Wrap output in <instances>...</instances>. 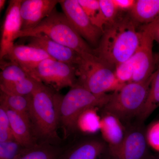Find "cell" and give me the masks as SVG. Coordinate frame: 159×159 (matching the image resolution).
<instances>
[{
    "instance_id": "28",
    "label": "cell",
    "mask_w": 159,
    "mask_h": 159,
    "mask_svg": "<svg viewBox=\"0 0 159 159\" xmlns=\"http://www.w3.org/2000/svg\"><path fill=\"white\" fill-rule=\"evenodd\" d=\"M15 140L7 110L0 105V143Z\"/></svg>"
},
{
    "instance_id": "12",
    "label": "cell",
    "mask_w": 159,
    "mask_h": 159,
    "mask_svg": "<svg viewBox=\"0 0 159 159\" xmlns=\"http://www.w3.org/2000/svg\"><path fill=\"white\" fill-rule=\"evenodd\" d=\"M59 0H22L20 6L22 31L33 29L48 16Z\"/></svg>"
},
{
    "instance_id": "15",
    "label": "cell",
    "mask_w": 159,
    "mask_h": 159,
    "mask_svg": "<svg viewBox=\"0 0 159 159\" xmlns=\"http://www.w3.org/2000/svg\"><path fill=\"white\" fill-rule=\"evenodd\" d=\"M108 148L102 138H88L74 145L59 159H102Z\"/></svg>"
},
{
    "instance_id": "13",
    "label": "cell",
    "mask_w": 159,
    "mask_h": 159,
    "mask_svg": "<svg viewBox=\"0 0 159 159\" xmlns=\"http://www.w3.org/2000/svg\"><path fill=\"white\" fill-rule=\"evenodd\" d=\"M28 38V45L42 49L55 60L72 65L76 67L82 61V57L76 51L44 34H37Z\"/></svg>"
},
{
    "instance_id": "22",
    "label": "cell",
    "mask_w": 159,
    "mask_h": 159,
    "mask_svg": "<svg viewBox=\"0 0 159 159\" xmlns=\"http://www.w3.org/2000/svg\"><path fill=\"white\" fill-rule=\"evenodd\" d=\"M98 107H90L82 112L78 116L76 129L83 133L94 134L100 131L101 117L98 115Z\"/></svg>"
},
{
    "instance_id": "9",
    "label": "cell",
    "mask_w": 159,
    "mask_h": 159,
    "mask_svg": "<svg viewBox=\"0 0 159 159\" xmlns=\"http://www.w3.org/2000/svg\"><path fill=\"white\" fill-rule=\"evenodd\" d=\"M59 4L63 12L78 34L85 41L97 46L103 31L92 23L77 0H59Z\"/></svg>"
},
{
    "instance_id": "5",
    "label": "cell",
    "mask_w": 159,
    "mask_h": 159,
    "mask_svg": "<svg viewBox=\"0 0 159 159\" xmlns=\"http://www.w3.org/2000/svg\"><path fill=\"white\" fill-rule=\"evenodd\" d=\"M111 94L95 95L76 84L70 88L64 96H61L60 103V126L66 138L76 130V122L80 114L90 107L102 108L108 102Z\"/></svg>"
},
{
    "instance_id": "17",
    "label": "cell",
    "mask_w": 159,
    "mask_h": 159,
    "mask_svg": "<svg viewBox=\"0 0 159 159\" xmlns=\"http://www.w3.org/2000/svg\"><path fill=\"white\" fill-rule=\"evenodd\" d=\"M6 109L14 140L25 148L37 144L31 123L20 114Z\"/></svg>"
},
{
    "instance_id": "21",
    "label": "cell",
    "mask_w": 159,
    "mask_h": 159,
    "mask_svg": "<svg viewBox=\"0 0 159 159\" xmlns=\"http://www.w3.org/2000/svg\"><path fill=\"white\" fill-rule=\"evenodd\" d=\"M60 151L48 142L24 148L16 159H59Z\"/></svg>"
},
{
    "instance_id": "11",
    "label": "cell",
    "mask_w": 159,
    "mask_h": 159,
    "mask_svg": "<svg viewBox=\"0 0 159 159\" xmlns=\"http://www.w3.org/2000/svg\"><path fill=\"white\" fill-rule=\"evenodd\" d=\"M22 0H11L6 10L1 32L0 59L2 60L14 45L21 31L20 6Z\"/></svg>"
},
{
    "instance_id": "32",
    "label": "cell",
    "mask_w": 159,
    "mask_h": 159,
    "mask_svg": "<svg viewBox=\"0 0 159 159\" xmlns=\"http://www.w3.org/2000/svg\"><path fill=\"white\" fill-rule=\"evenodd\" d=\"M143 27L150 32L154 41H156L159 45V19L148 25H144ZM157 58H159V53Z\"/></svg>"
},
{
    "instance_id": "33",
    "label": "cell",
    "mask_w": 159,
    "mask_h": 159,
    "mask_svg": "<svg viewBox=\"0 0 159 159\" xmlns=\"http://www.w3.org/2000/svg\"><path fill=\"white\" fill-rule=\"evenodd\" d=\"M6 1L5 0H0V11H2L4 7H5V4H6Z\"/></svg>"
},
{
    "instance_id": "19",
    "label": "cell",
    "mask_w": 159,
    "mask_h": 159,
    "mask_svg": "<svg viewBox=\"0 0 159 159\" xmlns=\"http://www.w3.org/2000/svg\"><path fill=\"white\" fill-rule=\"evenodd\" d=\"M31 95L18 96L6 93L2 91L0 93V105L20 114L31 124Z\"/></svg>"
},
{
    "instance_id": "16",
    "label": "cell",
    "mask_w": 159,
    "mask_h": 159,
    "mask_svg": "<svg viewBox=\"0 0 159 159\" xmlns=\"http://www.w3.org/2000/svg\"><path fill=\"white\" fill-rule=\"evenodd\" d=\"M102 112L100 127L102 139L107 144L108 148H115L123 141L126 132V127L113 114L103 111Z\"/></svg>"
},
{
    "instance_id": "10",
    "label": "cell",
    "mask_w": 159,
    "mask_h": 159,
    "mask_svg": "<svg viewBox=\"0 0 159 159\" xmlns=\"http://www.w3.org/2000/svg\"><path fill=\"white\" fill-rule=\"evenodd\" d=\"M140 31V43L131 57L134 67L132 82H141L148 79L154 72L156 64V60L154 57L152 51L154 41L152 35L143 26Z\"/></svg>"
},
{
    "instance_id": "2",
    "label": "cell",
    "mask_w": 159,
    "mask_h": 159,
    "mask_svg": "<svg viewBox=\"0 0 159 159\" xmlns=\"http://www.w3.org/2000/svg\"><path fill=\"white\" fill-rule=\"evenodd\" d=\"M61 95L40 82L31 94L30 117L35 137L49 141L58 139Z\"/></svg>"
},
{
    "instance_id": "6",
    "label": "cell",
    "mask_w": 159,
    "mask_h": 159,
    "mask_svg": "<svg viewBox=\"0 0 159 159\" xmlns=\"http://www.w3.org/2000/svg\"><path fill=\"white\" fill-rule=\"evenodd\" d=\"M76 68L77 84L95 95L116 92L124 85L117 79L115 69L95 55L83 58Z\"/></svg>"
},
{
    "instance_id": "20",
    "label": "cell",
    "mask_w": 159,
    "mask_h": 159,
    "mask_svg": "<svg viewBox=\"0 0 159 159\" xmlns=\"http://www.w3.org/2000/svg\"><path fill=\"white\" fill-rule=\"evenodd\" d=\"M157 69L152 75L147 99L136 121L144 123L154 111L159 107V58H156Z\"/></svg>"
},
{
    "instance_id": "30",
    "label": "cell",
    "mask_w": 159,
    "mask_h": 159,
    "mask_svg": "<svg viewBox=\"0 0 159 159\" xmlns=\"http://www.w3.org/2000/svg\"><path fill=\"white\" fill-rule=\"evenodd\" d=\"M148 145L159 152V122L154 123L146 130Z\"/></svg>"
},
{
    "instance_id": "14",
    "label": "cell",
    "mask_w": 159,
    "mask_h": 159,
    "mask_svg": "<svg viewBox=\"0 0 159 159\" xmlns=\"http://www.w3.org/2000/svg\"><path fill=\"white\" fill-rule=\"evenodd\" d=\"M49 58L52 59L42 49L29 45L15 44L2 60H8L18 65L30 75L40 63Z\"/></svg>"
},
{
    "instance_id": "8",
    "label": "cell",
    "mask_w": 159,
    "mask_h": 159,
    "mask_svg": "<svg viewBox=\"0 0 159 159\" xmlns=\"http://www.w3.org/2000/svg\"><path fill=\"white\" fill-rule=\"evenodd\" d=\"M30 76L57 91L77 83L76 66L51 58L40 63Z\"/></svg>"
},
{
    "instance_id": "3",
    "label": "cell",
    "mask_w": 159,
    "mask_h": 159,
    "mask_svg": "<svg viewBox=\"0 0 159 159\" xmlns=\"http://www.w3.org/2000/svg\"><path fill=\"white\" fill-rule=\"evenodd\" d=\"M39 34L46 35L56 42L73 49L83 58L95 55L93 49L78 34L64 13L57 11L56 8L33 29L21 31L17 38Z\"/></svg>"
},
{
    "instance_id": "7",
    "label": "cell",
    "mask_w": 159,
    "mask_h": 159,
    "mask_svg": "<svg viewBox=\"0 0 159 159\" xmlns=\"http://www.w3.org/2000/svg\"><path fill=\"white\" fill-rule=\"evenodd\" d=\"M144 123L135 121L125 126L126 132L122 143L108 148L102 159H152L149 150Z\"/></svg>"
},
{
    "instance_id": "23",
    "label": "cell",
    "mask_w": 159,
    "mask_h": 159,
    "mask_svg": "<svg viewBox=\"0 0 159 159\" xmlns=\"http://www.w3.org/2000/svg\"><path fill=\"white\" fill-rule=\"evenodd\" d=\"M40 83L33 77L29 76L16 82L0 84V89L1 91L6 93L28 96L33 93Z\"/></svg>"
},
{
    "instance_id": "26",
    "label": "cell",
    "mask_w": 159,
    "mask_h": 159,
    "mask_svg": "<svg viewBox=\"0 0 159 159\" xmlns=\"http://www.w3.org/2000/svg\"><path fill=\"white\" fill-rule=\"evenodd\" d=\"M92 23L103 31L100 23L99 0H77Z\"/></svg>"
},
{
    "instance_id": "34",
    "label": "cell",
    "mask_w": 159,
    "mask_h": 159,
    "mask_svg": "<svg viewBox=\"0 0 159 159\" xmlns=\"http://www.w3.org/2000/svg\"><path fill=\"white\" fill-rule=\"evenodd\" d=\"M152 159H159V156H154Z\"/></svg>"
},
{
    "instance_id": "29",
    "label": "cell",
    "mask_w": 159,
    "mask_h": 159,
    "mask_svg": "<svg viewBox=\"0 0 159 159\" xmlns=\"http://www.w3.org/2000/svg\"><path fill=\"white\" fill-rule=\"evenodd\" d=\"M24 148L15 140L0 143V159H16Z\"/></svg>"
},
{
    "instance_id": "18",
    "label": "cell",
    "mask_w": 159,
    "mask_h": 159,
    "mask_svg": "<svg viewBox=\"0 0 159 159\" xmlns=\"http://www.w3.org/2000/svg\"><path fill=\"white\" fill-rule=\"evenodd\" d=\"M129 12L136 24L148 25L159 19V0H137Z\"/></svg>"
},
{
    "instance_id": "4",
    "label": "cell",
    "mask_w": 159,
    "mask_h": 159,
    "mask_svg": "<svg viewBox=\"0 0 159 159\" xmlns=\"http://www.w3.org/2000/svg\"><path fill=\"white\" fill-rule=\"evenodd\" d=\"M152 75L141 82L129 83L111 94L103 111L113 114L125 126L137 120L147 99Z\"/></svg>"
},
{
    "instance_id": "31",
    "label": "cell",
    "mask_w": 159,
    "mask_h": 159,
    "mask_svg": "<svg viewBox=\"0 0 159 159\" xmlns=\"http://www.w3.org/2000/svg\"><path fill=\"white\" fill-rule=\"evenodd\" d=\"M136 0H113L119 11H131L135 4Z\"/></svg>"
},
{
    "instance_id": "27",
    "label": "cell",
    "mask_w": 159,
    "mask_h": 159,
    "mask_svg": "<svg viewBox=\"0 0 159 159\" xmlns=\"http://www.w3.org/2000/svg\"><path fill=\"white\" fill-rule=\"evenodd\" d=\"M115 73L117 79L122 85L131 82L134 74V67L131 57L116 66Z\"/></svg>"
},
{
    "instance_id": "25",
    "label": "cell",
    "mask_w": 159,
    "mask_h": 159,
    "mask_svg": "<svg viewBox=\"0 0 159 159\" xmlns=\"http://www.w3.org/2000/svg\"><path fill=\"white\" fill-rule=\"evenodd\" d=\"M100 23L102 29L114 23L118 18V11L113 0H99Z\"/></svg>"
},
{
    "instance_id": "1",
    "label": "cell",
    "mask_w": 159,
    "mask_h": 159,
    "mask_svg": "<svg viewBox=\"0 0 159 159\" xmlns=\"http://www.w3.org/2000/svg\"><path fill=\"white\" fill-rule=\"evenodd\" d=\"M141 31L130 17L119 18L105 27L95 55L115 69L116 66L130 59L140 43Z\"/></svg>"
},
{
    "instance_id": "24",
    "label": "cell",
    "mask_w": 159,
    "mask_h": 159,
    "mask_svg": "<svg viewBox=\"0 0 159 159\" xmlns=\"http://www.w3.org/2000/svg\"><path fill=\"white\" fill-rule=\"evenodd\" d=\"M1 65L0 73L1 83H11L25 79L30 76L25 70L16 64L8 61Z\"/></svg>"
}]
</instances>
